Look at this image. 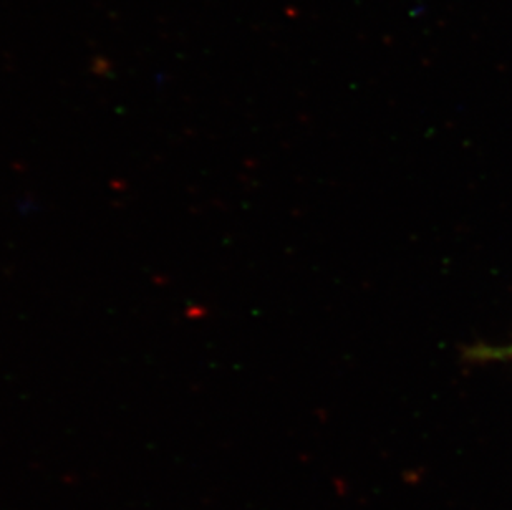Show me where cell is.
I'll list each match as a JSON object with an SVG mask.
<instances>
[{
  "instance_id": "6da1fadb",
  "label": "cell",
  "mask_w": 512,
  "mask_h": 510,
  "mask_svg": "<svg viewBox=\"0 0 512 510\" xmlns=\"http://www.w3.org/2000/svg\"><path fill=\"white\" fill-rule=\"evenodd\" d=\"M479 360H509L512 361V343L501 348H479L474 350V358Z\"/></svg>"
}]
</instances>
